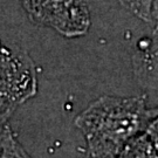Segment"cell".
Wrapping results in <instances>:
<instances>
[{
  "instance_id": "cell-1",
  "label": "cell",
  "mask_w": 158,
  "mask_h": 158,
  "mask_svg": "<svg viewBox=\"0 0 158 158\" xmlns=\"http://www.w3.org/2000/svg\"><path fill=\"white\" fill-rule=\"evenodd\" d=\"M155 118L144 96L104 95L93 101L74 123L82 132L89 158H118Z\"/></svg>"
},
{
  "instance_id": "cell-2",
  "label": "cell",
  "mask_w": 158,
  "mask_h": 158,
  "mask_svg": "<svg viewBox=\"0 0 158 158\" xmlns=\"http://www.w3.org/2000/svg\"><path fill=\"white\" fill-rule=\"evenodd\" d=\"M38 91L36 69L28 53L18 46L1 48L0 83V122L8 119L21 104L35 96Z\"/></svg>"
},
{
  "instance_id": "cell-3",
  "label": "cell",
  "mask_w": 158,
  "mask_h": 158,
  "mask_svg": "<svg viewBox=\"0 0 158 158\" xmlns=\"http://www.w3.org/2000/svg\"><path fill=\"white\" fill-rule=\"evenodd\" d=\"M33 23L68 38L87 33L90 26L88 0H20Z\"/></svg>"
},
{
  "instance_id": "cell-4",
  "label": "cell",
  "mask_w": 158,
  "mask_h": 158,
  "mask_svg": "<svg viewBox=\"0 0 158 158\" xmlns=\"http://www.w3.org/2000/svg\"><path fill=\"white\" fill-rule=\"evenodd\" d=\"M132 67L141 85L158 89V26L150 36L138 42L132 55Z\"/></svg>"
},
{
  "instance_id": "cell-5",
  "label": "cell",
  "mask_w": 158,
  "mask_h": 158,
  "mask_svg": "<svg viewBox=\"0 0 158 158\" xmlns=\"http://www.w3.org/2000/svg\"><path fill=\"white\" fill-rule=\"evenodd\" d=\"M0 151L1 158H32L21 145L8 123L1 125Z\"/></svg>"
},
{
  "instance_id": "cell-6",
  "label": "cell",
  "mask_w": 158,
  "mask_h": 158,
  "mask_svg": "<svg viewBox=\"0 0 158 158\" xmlns=\"http://www.w3.org/2000/svg\"><path fill=\"white\" fill-rule=\"evenodd\" d=\"M118 158H158V151L144 132L131 142Z\"/></svg>"
},
{
  "instance_id": "cell-7",
  "label": "cell",
  "mask_w": 158,
  "mask_h": 158,
  "mask_svg": "<svg viewBox=\"0 0 158 158\" xmlns=\"http://www.w3.org/2000/svg\"><path fill=\"white\" fill-rule=\"evenodd\" d=\"M119 5L145 23L152 21L155 0H117Z\"/></svg>"
},
{
  "instance_id": "cell-8",
  "label": "cell",
  "mask_w": 158,
  "mask_h": 158,
  "mask_svg": "<svg viewBox=\"0 0 158 158\" xmlns=\"http://www.w3.org/2000/svg\"><path fill=\"white\" fill-rule=\"evenodd\" d=\"M145 135L149 137V139L151 141L153 147L156 148V150L158 151V116H156L152 119V122L150 123V125L148 127Z\"/></svg>"
},
{
  "instance_id": "cell-9",
  "label": "cell",
  "mask_w": 158,
  "mask_h": 158,
  "mask_svg": "<svg viewBox=\"0 0 158 158\" xmlns=\"http://www.w3.org/2000/svg\"><path fill=\"white\" fill-rule=\"evenodd\" d=\"M152 21L156 23V26H158V0H155L152 11Z\"/></svg>"
},
{
  "instance_id": "cell-10",
  "label": "cell",
  "mask_w": 158,
  "mask_h": 158,
  "mask_svg": "<svg viewBox=\"0 0 158 158\" xmlns=\"http://www.w3.org/2000/svg\"><path fill=\"white\" fill-rule=\"evenodd\" d=\"M152 111H153V115H155V117H156V116H158V106H157V107L152 108Z\"/></svg>"
}]
</instances>
